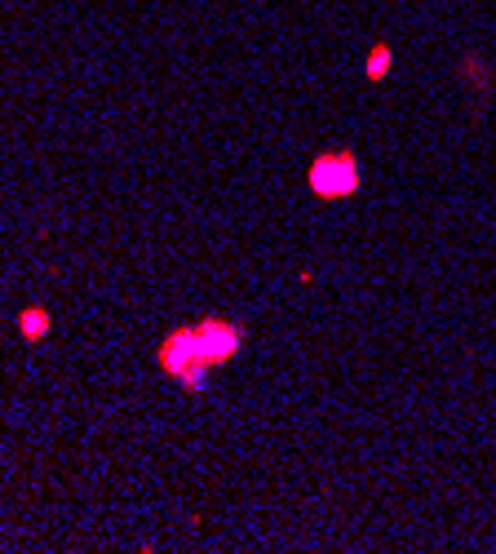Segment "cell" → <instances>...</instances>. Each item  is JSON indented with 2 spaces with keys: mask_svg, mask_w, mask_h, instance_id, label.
<instances>
[{
  "mask_svg": "<svg viewBox=\"0 0 496 554\" xmlns=\"http://www.w3.org/2000/svg\"><path fill=\"white\" fill-rule=\"evenodd\" d=\"M191 328V351L195 359H204L209 368H222V364H231L235 355L244 351V324H235V320H226V315H204V320H195V324H186Z\"/></svg>",
  "mask_w": 496,
  "mask_h": 554,
  "instance_id": "obj_2",
  "label": "cell"
},
{
  "mask_svg": "<svg viewBox=\"0 0 496 554\" xmlns=\"http://www.w3.org/2000/svg\"><path fill=\"white\" fill-rule=\"evenodd\" d=\"M390 71H395V49H390L386 40H377V45L368 49V58H364V80H368V85H381Z\"/></svg>",
  "mask_w": 496,
  "mask_h": 554,
  "instance_id": "obj_5",
  "label": "cell"
},
{
  "mask_svg": "<svg viewBox=\"0 0 496 554\" xmlns=\"http://www.w3.org/2000/svg\"><path fill=\"white\" fill-rule=\"evenodd\" d=\"M297 284H306V289H310V284H315V266H302V271H297Z\"/></svg>",
  "mask_w": 496,
  "mask_h": 554,
  "instance_id": "obj_6",
  "label": "cell"
},
{
  "mask_svg": "<svg viewBox=\"0 0 496 554\" xmlns=\"http://www.w3.org/2000/svg\"><path fill=\"white\" fill-rule=\"evenodd\" d=\"M359 187H364V169H359L355 151H346V147L319 151V156L310 160V169H306V191L315 200H324V204L359 196Z\"/></svg>",
  "mask_w": 496,
  "mask_h": 554,
  "instance_id": "obj_1",
  "label": "cell"
},
{
  "mask_svg": "<svg viewBox=\"0 0 496 554\" xmlns=\"http://www.w3.org/2000/svg\"><path fill=\"white\" fill-rule=\"evenodd\" d=\"M457 80L470 89L474 102H488L496 94V63L488 54H479V49H465L457 58Z\"/></svg>",
  "mask_w": 496,
  "mask_h": 554,
  "instance_id": "obj_3",
  "label": "cell"
},
{
  "mask_svg": "<svg viewBox=\"0 0 496 554\" xmlns=\"http://www.w3.org/2000/svg\"><path fill=\"white\" fill-rule=\"evenodd\" d=\"M14 328H18V337H23L27 346H40L49 333H54V315H49V306L31 302V306H23V311H18Z\"/></svg>",
  "mask_w": 496,
  "mask_h": 554,
  "instance_id": "obj_4",
  "label": "cell"
}]
</instances>
